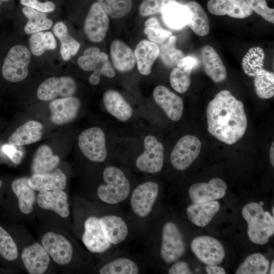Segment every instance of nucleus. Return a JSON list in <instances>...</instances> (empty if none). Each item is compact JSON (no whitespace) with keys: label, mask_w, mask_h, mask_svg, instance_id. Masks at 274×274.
<instances>
[{"label":"nucleus","mask_w":274,"mask_h":274,"mask_svg":"<svg viewBox=\"0 0 274 274\" xmlns=\"http://www.w3.org/2000/svg\"><path fill=\"white\" fill-rule=\"evenodd\" d=\"M208 130L219 141L232 145L241 139L247 128L244 104L231 93L219 92L207 108Z\"/></svg>","instance_id":"nucleus-1"},{"label":"nucleus","mask_w":274,"mask_h":274,"mask_svg":"<svg viewBox=\"0 0 274 274\" xmlns=\"http://www.w3.org/2000/svg\"><path fill=\"white\" fill-rule=\"evenodd\" d=\"M242 215L248 224L247 233L250 241L258 245L266 244L274 233L273 216L255 202L243 207Z\"/></svg>","instance_id":"nucleus-2"},{"label":"nucleus","mask_w":274,"mask_h":274,"mask_svg":"<svg viewBox=\"0 0 274 274\" xmlns=\"http://www.w3.org/2000/svg\"><path fill=\"white\" fill-rule=\"evenodd\" d=\"M104 183L97 190L99 198L110 204L119 203L128 196L130 183L123 172L115 166L107 167L103 172Z\"/></svg>","instance_id":"nucleus-3"},{"label":"nucleus","mask_w":274,"mask_h":274,"mask_svg":"<svg viewBox=\"0 0 274 274\" xmlns=\"http://www.w3.org/2000/svg\"><path fill=\"white\" fill-rule=\"evenodd\" d=\"M31 58L29 50L25 46L12 47L5 57L2 66V75L7 81L17 82L25 79Z\"/></svg>","instance_id":"nucleus-4"},{"label":"nucleus","mask_w":274,"mask_h":274,"mask_svg":"<svg viewBox=\"0 0 274 274\" xmlns=\"http://www.w3.org/2000/svg\"><path fill=\"white\" fill-rule=\"evenodd\" d=\"M183 235L174 222H166L162 230L160 256L166 263L175 262L185 253Z\"/></svg>","instance_id":"nucleus-5"},{"label":"nucleus","mask_w":274,"mask_h":274,"mask_svg":"<svg viewBox=\"0 0 274 274\" xmlns=\"http://www.w3.org/2000/svg\"><path fill=\"white\" fill-rule=\"evenodd\" d=\"M78 145L83 154L92 161L102 162L107 157L105 135L99 127H92L81 133Z\"/></svg>","instance_id":"nucleus-6"},{"label":"nucleus","mask_w":274,"mask_h":274,"mask_svg":"<svg viewBox=\"0 0 274 274\" xmlns=\"http://www.w3.org/2000/svg\"><path fill=\"white\" fill-rule=\"evenodd\" d=\"M201 148L200 140L195 136L186 135L177 143L170 154L172 165L179 170L187 168L199 155Z\"/></svg>","instance_id":"nucleus-7"},{"label":"nucleus","mask_w":274,"mask_h":274,"mask_svg":"<svg viewBox=\"0 0 274 274\" xmlns=\"http://www.w3.org/2000/svg\"><path fill=\"white\" fill-rule=\"evenodd\" d=\"M144 152L136 159L135 166L140 170L150 174L160 172L164 161V147L157 139L147 135L144 140Z\"/></svg>","instance_id":"nucleus-8"},{"label":"nucleus","mask_w":274,"mask_h":274,"mask_svg":"<svg viewBox=\"0 0 274 274\" xmlns=\"http://www.w3.org/2000/svg\"><path fill=\"white\" fill-rule=\"evenodd\" d=\"M191 249L198 259L207 265H218L225 256L222 244L210 236H200L194 238L191 243Z\"/></svg>","instance_id":"nucleus-9"},{"label":"nucleus","mask_w":274,"mask_h":274,"mask_svg":"<svg viewBox=\"0 0 274 274\" xmlns=\"http://www.w3.org/2000/svg\"><path fill=\"white\" fill-rule=\"evenodd\" d=\"M159 193V186L148 181L139 185L133 191L130 198L132 211L140 217H145L152 211Z\"/></svg>","instance_id":"nucleus-10"},{"label":"nucleus","mask_w":274,"mask_h":274,"mask_svg":"<svg viewBox=\"0 0 274 274\" xmlns=\"http://www.w3.org/2000/svg\"><path fill=\"white\" fill-rule=\"evenodd\" d=\"M76 89V83L70 77H50L40 85L37 93L39 99L48 101L57 97L72 96Z\"/></svg>","instance_id":"nucleus-11"},{"label":"nucleus","mask_w":274,"mask_h":274,"mask_svg":"<svg viewBox=\"0 0 274 274\" xmlns=\"http://www.w3.org/2000/svg\"><path fill=\"white\" fill-rule=\"evenodd\" d=\"M109 26L108 15L97 2L93 3L86 17L84 30L87 38L94 43L105 38Z\"/></svg>","instance_id":"nucleus-12"},{"label":"nucleus","mask_w":274,"mask_h":274,"mask_svg":"<svg viewBox=\"0 0 274 274\" xmlns=\"http://www.w3.org/2000/svg\"><path fill=\"white\" fill-rule=\"evenodd\" d=\"M42 246L57 264L65 265L72 260L73 248L64 236L53 232L44 234L41 239Z\"/></svg>","instance_id":"nucleus-13"},{"label":"nucleus","mask_w":274,"mask_h":274,"mask_svg":"<svg viewBox=\"0 0 274 274\" xmlns=\"http://www.w3.org/2000/svg\"><path fill=\"white\" fill-rule=\"evenodd\" d=\"M227 188V185L222 179L215 178L208 183L192 184L188 189V194L193 203L206 202L223 197Z\"/></svg>","instance_id":"nucleus-14"},{"label":"nucleus","mask_w":274,"mask_h":274,"mask_svg":"<svg viewBox=\"0 0 274 274\" xmlns=\"http://www.w3.org/2000/svg\"><path fill=\"white\" fill-rule=\"evenodd\" d=\"M78 64L86 71H93L108 78H113L115 72L109 60L108 55L97 47H90L78 59Z\"/></svg>","instance_id":"nucleus-15"},{"label":"nucleus","mask_w":274,"mask_h":274,"mask_svg":"<svg viewBox=\"0 0 274 274\" xmlns=\"http://www.w3.org/2000/svg\"><path fill=\"white\" fill-rule=\"evenodd\" d=\"M84 228L82 242L89 251L101 253L110 249L112 244L106 237L98 218L95 216L88 218L84 223Z\"/></svg>","instance_id":"nucleus-16"},{"label":"nucleus","mask_w":274,"mask_h":274,"mask_svg":"<svg viewBox=\"0 0 274 274\" xmlns=\"http://www.w3.org/2000/svg\"><path fill=\"white\" fill-rule=\"evenodd\" d=\"M80 106V100L72 96L52 100L49 104L51 121L57 125L71 122L77 117Z\"/></svg>","instance_id":"nucleus-17"},{"label":"nucleus","mask_w":274,"mask_h":274,"mask_svg":"<svg viewBox=\"0 0 274 274\" xmlns=\"http://www.w3.org/2000/svg\"><path fill=\"white\" fill-rule=\"evenodd\" d=\"M156 103L163 110L166 116L173 121L179 120L183 111L182 98L163 85L156 86L153 92Z\"/></svg>","instance_id":"nucleus-18"},{"label":"nucleus","mask_w":274,"mask_h":274,"mask_svg":"<svg viewBox=\"0 0 274 274\" xmlns=\"http://www.w3.org/2000/svg\"><path fill=\"white\" fill-rule=\"evenodd\" d=\"M207 8L212 14L227 15L239 19L248 17L253 14V11L245 0H209Z\"/></svg>","instance_id":"nucleus-19"},{"label":"nucleus","mask_w":274,"mask_h":274,"mask_svg":"<svg viewBox=\"0 0 274 274\" xmlns=\"http://www.w3.org/2000/svg\"><path fill=\"white\" fill-rule=\"evenodd\" d=\"M21 256L25 267L30 274L44 273L48 267L49 255L38 243L25 247Z\"/></svg>","instance_id":"nucleus-20"},{"label":"nucleus","mask_w":274,"mask_h":274,"mask_svg":"<svg viewBox=\"0 0 274 274\" xmlns=\"http://www.w3.org/2000/svg\"><path fill=\"white\" fill-rule=\"evenodd\" d=\"M200 60L205 74L215 83L224 81L227 77L226 68L216 51L206 45L200 50Z\"/></svg>","instance_id":"nucleus-21"},{"label":"nucleus","mask_w":274,"mask_h":274,"mask_svg":"<svg viewBox=\"0 0 274 274\" xmlns=\"http://www.w3.org/2000/svg\"><path fill=\"white\" fill-rule=\"evenodd\" d=\"M37 201L41 208L52 210L62 218H66L70 215L67 194L63 190L39 192Z\"/></svg>","instance_id":"nucleus-22"},{"label":"nucleus","mask_w":274,"mask_h":274,"mask_svg":"<svg viewBox=\"0 0 274 274\" xmlns=\"http://www.w3.org/2000/svg\"><path fill=\"white\" fill-rule=\"evenodd\" d=\"M29 185L39 192L54 190H64L66 178L59 168L46 174H33L28 179Z\"/></svg>","instance_id":"nucleus-23"},{"label":"nucleus","mask_w":274,"mask_h":274,"mask_svg":"<svg viewBox=\"0 0 274 274\" xmlns=\"http://www.w3.org/2000/svg\"><path fill=\"white\" fill-rule=\"evenodd\" d=\"M134 54L139 72L143 75H148L159 55V47L155 43L143 40L136 45Z\"/></svg>","instance_id":"nucleus-24"},{"label":"nucleus","mask_w":274,"mask_h":274,"mask_svg":"<svg viewBox=\"0 0 274 274\" xmlns=\"http://www.w3.org/2000/svg\"><path fill=\"white\" fill-rule=\"evenodd\" d=\"M43 133V126L41 123L29 120L17 128L8 141L10 145L21 147L40 141Z\"/></svg>","instance_id":"nucleus-25"},{"label":"nucleus","mask_w":274,"mask_h":274,"mask_svg":"<svg viewBox=\"0 0 274 274\" xmlns=\"http://www.w3.org/2000/svg\"><path fill=\"white\" fill-rule=\"evenodd\" d=\"M161 14L164 24L174 30L183 28L188 25L190 20V12L187 6L176 1L166 6Z\"/></svg>","instance_id":"nucleus-26"},{"label":"nucleus","mask_w":274,"mask_h":274,"mask_svg":"<svg viewBox=\"0 0 274 274\" xmlns=\"http://www.w3.org/2000/svg\"><path fill=\"white\" fill-rule=\"evenodd\" d=\"M101 229L109 242L114 245L123 242L128 235V229L125 221L115 215H106L99 218Z\"/></svg>","instance_id":"nucleus-27"},{"label":"nucleus","mask_w":274,"mask_h":274,"mask_svg":"<svg viewBox=\"0 0 274 274\" xmlns=\"http://www.w3.org/2000/svg\"><path fill=\"white\" fill-rule=\"evenodd\" d=\"M103 101L107 111L118 120L126 121L131 118L132 108L118 91H106L103 96Z\"/></svg>","instance_id":"nucleus-28"},{"label":"nucleus","mask_w":274,"mask_h":274,"mask_svg":"<svg viewBox=\"0 0 274 274\" xmlns=\"http://www.w3.org/2000/svg\"><path fill=\"white\" fill-rule=\"evenodd\" d=\"M110 55L114 66L119 72L130 71L135 66L136 60L134 52L121 41L117 40L112 43Z\"/></svg>","instance_id":"nucleus-29"},{"label":"nucleus","mask_w":274,"mask_h":274,"mask_svg":"<svg viewBox=\"0 0 274 274\" xmlns=\"http://www.w3.org/2000/svg\"><path fill=\"white\" fill-rule=\"evenodd\" d=\"M220 209L219 202L193 203L186 209L188 219L195 225L204 227L212 220Z\"/></svg>","instance_id":"nucleus-30"},{"label":"nucleus","mask_w":274,"mask_h":274,"mask_svg":"<svg viewBox=\"0 0 274 274\" xmlns=\"http://www.w3.org/2000/svg\"><path fill=\"white\" fill-rule=\"evenodd\" d=\"M28 179L26 177L16 179L11 184L12 189L18 198L19 209L25 214L31 212L37 199L35 190L29 185Z\"/></svg>","instance_id":"nucleus-31"},{"label":"nucleus","mask_w":274,"mask_h":274,"mask_svg":"<svg viewBox=\"0 0 274 274\" xmlns=\"http://www.w3.org/2000/svg\"><path fill=\"white\" fill-rule=\"evenodd\" d=\"M59 162V157L54 155L47 145L40 146L36 152L31 164L33 174H46L54 170Z\"/></svg>","instance_id":"nucleus-32"},{"label":"nucleus","mask_w":274,"mask_h":274,"mask_svg":"<svg viewBox=\"0 0 274 274\" xmlns=\"http://www.w3.org/2000/svg\"><path fill=\"white\" fill-rule=\"evenodd\" d=\"M53 31L60 41V53L62 59L64 61L70 60L78 52L80 47V43L68 33L66 25L62 22L56 23Z\"/></svg>","instance_id":"nucleus-33"},{"label":"nucleus","mask_w":274,"mask_h":274,"mask_svg":"<svg viewBox=\"0 0 274 274\" xmlns=\"http://www.w3.org/2000/svg\"><path fill=\"white\" fill-rule=\"evenodd\" d=\"M185 5L190 12V20L187 25L197 36H207L210 31V22L201 6L195 1H191Z\"/></svg>","instance_id":"nucleus-34"},{"label":"nucleus","mask_w":274,"mask_h":274,"mask_svg":"<svg viewBox=\"0 0 274 274\" xmlns=\"http://www.w3.org/2000/svg\"><path fill=\"white\" fill-rule=\"evenodd\" d=\"M22 11L28 19L24 27V31L27 34L49 29L53 25V21L47 18V13L27 7H23Z\"/></svg>","instance_id":"nucleus-35"},{"label":"nucleus","mask_w":274,"mask_h":274,"mask_svg":"<svg viewBox=\"0 0 274 274\" xmlns=\"http://www.w3.org/2000/svg\"><path fill=\"white\" fill-rule=\"evenodd\" d=\"M264 57V52L261 48L254 47L250 48L242 60L244 73L248 76L254 77L263 68Z\"/></svg>","instance_id":"nucleus-36"},{"label":"nucleus","mask_w":274,"mask_h":274,"mask_svg":"<svg viewBox=\"0 0 274 274\" xmlns=\"http://www.w3.org/2000/svg\"><path fill=\"white\" fill-rule=\"evenodd\" d=\"M269 268V261L260 253L250 255L237 269L236 274H265Z\"/></svg>","instance_id":"nucleus-37"},{"label":"nucleus","mask_w":274,"mask_h":274,"mask_svg":"<svg viewBox=\"0 0 274 274\" xmlns=\"http://www.w3.org/2000/svg\"><path fill=\"white\" fill-rule=\"evenodd\" d=\"M254 86L257 95L261 99H269L274 95V74L264 68L254 77Z\"/></svg>","instance_id":"nucleus-38"},{"label":"nucleus","mask_w":274,"mask_h":274,"mask_svg":"<svg viewBox=\"0 0 274 274\" xmlns=\"http://www.w3.org/2000/svg\"><path fill=\"white\" fill-rule=\"evenodd\" d=\"M29 44L32 54L35 56H41L47 50H54L57 46L54 35L50 31L32 33Z\"/></svg>","instance_id":"nucleus-39"},{"label":"nucleus","mask_w":274,"mask_h":274,"mask_svg":"<svg viewBox=\"0 0 274 274\" xmlns=\"http://www.w3.org/2000/svg\"><path fill=\"white\" fill-rule=\"evenodd\" d=\"M176 37L171 36L166 41L159 44V55L162 62L167 66L177 65L179 60L185 56L183 52L175 47Z\"/></svg>","instance_id":"nucleus-40"},{"label":"nucleus","mask_w":274,"mask_h":274,"mask_svg":"<svg viewBox=\"0 0 274 274\" xmlns=\"http://www.w3.org/2000/svg\"><path fill=\"white\" fill-rule=\"evenodd\" d=\"M139 269L131 259L119 258L107 263L99 270L100 274H136Z\"/></svg>","instance_id":"nucleus-41"},{"label":"nucleus","mask_w":274,"mask_h":274,"mask_svg":"<svg viewBox=\"0 0 274 274\" xmlns=\"http://www.w3.org/2000/svg\"><path fill=\"white\" fill-rule=\"evenodd\" d=\"M97 3L106 14L113 18L124 16L132 8L131 0H97Z\"/></svg>","instance_id":"nucleus-42"},{"label":"nucleus","mask_w":274,"mask_h":274,"mask_svg":"<svg viewBox=\"0 0 274 274\" xmlns=\"http://www.w3.org/2000/svg\"><path fill=\"white\" fill-rule=\"evenodd\" d=\"M144 31L150 41L157 44L163 43L172 36L171 31L161 26L155 17H151L145 22Z\"/></svg>","instance_id":"nucleus-43"},{"label":"nucleus","mask_w":274,"mask_h":274,"mask_svg":"<svg viewBox=\"0 0 274 274\" xmlns=\"http://www.w3.org/2000/svg\"><path fill=\"white\" fill-rule=\"evenodd\" d=\"M191 72L174 67L169 75V82L173 88L180 93L186 92L191 83Z\"/></svg>","instance_id":"nucleus-44"},{"label":"nucleus","mask_w":274,"mask_h":274,"mask_svg":"<svg viewBox=\"0 0 274 274\" xmlns=\"http://www.w3.org/2000/svg\"><path fill=\"white\" fill-rule=\"evenodd\" d=\"M0 254L8 261H13L18 256L17 246L9 233L0 226Z\"/></svg>","instance_id":"nucleus-45"},{"label":"nucleus","mask_w":274,"mask_h":274,"mask_svg":"<svg viewBox=\"0 0 274 274\" xmlns=\"http://www.w3.org/2000/svg\"><path fill=\"white\" fill-rule=\"evenodd\" d=\"M176 0H144L139 7V13L144 17L161 13L169 3Z\"/></svg>","instance_id":"nucleus-46"},{"label":"nucleus","mask_w":274,"mask_h":274,"mask_svg":"<svg viewBox=\"0 0 274 274\" xmlns=\"http://www.w3.org/2000/svg\"><path fill=\"white\" fill-rule=\"evenodd\" d=\"M250 9L265 20L274 23V9L268 7L266 0H245Z\"/></svg>","instance_id":"nucleus-47"},{"label":"nucleus","mask_w":274,"mask_h":274,"mask_svg":"<svg viewBox=\"0 0 274 274\" xmlns=\"http://www.w3.org/2000/svg\"><path fill=\"white\" fill-rule=\"evenodd\" d=\"M20 2L25 7L45 13L51 12L55 9V4L51 1L41 2L38 0H20Z\"/></svg>","instance_id":"nucleus-48"},{"label":"nucleus","mask_w":274,"mask_h":274,"mask_svg":"<svg viewBox=\"0 0 274 274\" xmlns=\"http://www.w3.org/2000/svg\"><path fill=\"white\" fill-rule=\"evenodd\" d=\"M199 60L192 56H184L181 59L177 65V67L185 71L192 72L199 64Z\"/></svg>","instance_id":"nucleus-49"},{"label":"nucleus","mask_w":274,"mask_h":274,"mask_svg":"<svg viewBox=\"0 0 274 274\" xmlns=\"http://www.w3.org/2000/svg\"><path fill=\"white\" fill-rule=\"evenodd\" d=\"M168 272L169 274L193 273L188 264L183 261H178L173 264L170 267Z\"/></svg>","instance_id":"nucleus-50"},{"label":"nucleus","mask_w":274,"mask_h":274,"mask_svg":"<svg viewBox=\"0 0 274 274\" xmlns=\"http://www.w3.org/2000/svg\"><path fill=\"white\" fill-rule=\"evenodd\" d=\"M206 271L208 274H225L224 269L218 265H207Z\"/></svg>","instance_id":"nucleus-51"},{"label":"nucleus","mask_w":274,"mask_h":274,"mask_svg":"<svg viewBox=\"0 0 274 274\" xmlns=\"http://www.w3.org/2000/svg\"><path fill=\"white\" fill-rule=\"evenodd\" d=\"M101 75L98 72H93L89 78V83L93 85H97L100 81Z\"/></svg>","instance_id":"nucleus-52"},{"label":"nucleus","mask_w":274,"mask_h":274,"mask_svg":"<svg viewBox=\"0 0 274 274\" xmlns=\"http://www.w3.org/2000/svg\"><path fill=\"white\" fill-rule=\"evenodd\" d=\"M269 157L271 164L274 166V142L272 143L269 151Z\"/></svg>","instance_id":"nucleus-53"},{"label":"nucleus","mask_w":274,"mask_h":274,"mask_svg":"<svg viewBox=\"0 0 274 274\" xmlns=\"http://www.w3.org/2000/svg\"><path fill=\"white\" fill-rule=\"evenodd\" d=\"M274 261L273 260L272 263H271V267H270V273L271 274H273L274 273Z\"/></svg>","instance_id":"nucleus-54"},{"label":"nucleus","mask_w":274,"mask_h":274,"mask_svg":"<svg viewBox=\"0 0 274 274\" xmlns=\"http://www.w3.org/2000/svg\"><path fill=\"white\" fill-rule=\"evenodd\" d=\"M272 215H273L274 214V207H273L272 208Z\"/></svg>","instance_id":"nucleus-55"},{"label":"nucleus","mask_w":274,"mask_h":274,"mask_svg":"<svg viewBox=\"0 0 274 274\" xmlns=\"http://www.w3.org/2000/svg\"><path fill=\"white\" fill-rule=\"evenodd\" d=\"M2 181L0 180V188H1V186H2Z\"/></svg>","instance_id":"nucleus-56"},{"label":"nucleus","mask_w":274,"mask_h":274,"mask_svg":"<svg viewBox=\"0 0 274 274\" xmlns=\"http://www.w3.org/2000/svg\"><path fill=\"white\" fill-rule=\"evenodd\" d=\"M259 204H260V205H261V206H263V203L261 201V202H259Z\"/></svg>","instance_id":"nucleus-57"},{"label":"nucleus","mask_w":274,"mask_h":274,"mask_svg":"<svg viewBox=\"0 0 274 274\" xmlns=\"http://www.w3.org/2000/svg\"><path fill=\"white\" fill-rule=\"evenodd\" d=\"M1 1H4V2H6V1H9L10 0H1Z\"/></svg>","instance_id":"nucleus-58"},{"label":"nucleus","mask_w":274,"mask_h":274,"mask_svg":"<svg viewBox=\"0 0 274 274\" xmlns=\"http://www.w3.org/2000/svg\"><path fill=\"white\" fill-rule=\"evenodd\" d=\"M1 0H0V5H1Z\"/></svg>","instance_id":"nucleus-59"}]
</instances>
